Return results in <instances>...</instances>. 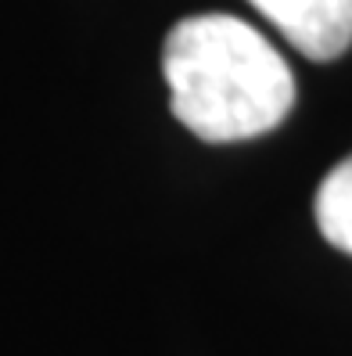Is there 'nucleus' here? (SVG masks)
<instances>
[{"mask_svg": "<svg viewBox=\"0 0 352 356\" xmlns=\"http://www.w3.org/2000/svg\"><path fill=\"white\" fill-rule=\"evenodd\" d=\"M173 115L209 144L277 130L295 104V76L259 29L234 15H191L162 47Z\"/></svg>", "mask_w": 352, "mask_h": 356, "instance_id": "obj_1", "label": "nucleus"}, {"mask_svg": "<svg viewBox=\"0 0 352 356\" xmlns=\"http://www.w3.org/2000/svg\"><path fill=\"white\" fill-rule=\"evenodd\" d=\"M299 54L335 61L352 44V0H248Z\"/></svg>", "mask_w": 352, "mask_h": 356, "instance_id": "obj_2", "label": "nucleus"}, {"mask_svg": "<svg viewBox=\"0 0 352 356\" xmlns=\"http://www.w3.org/2000/svg\"><path fill=\"white\" fill-rule=\"evenodd\" d=\"M313 213H317L320 234L335 248L352 256V155L342 159L324 177L317 202H313Z\"/></svg>", "mask_w": 352, "mask_h": 356, "instance_id": "obj_3", "label": "nucleus"}]
</instances>
